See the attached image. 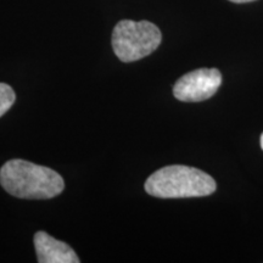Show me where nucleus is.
<instances>
[{"mask_svg":"<svg viewBox=\"0 0 263 263\" xmlns=\"http://www.w3.org/2000/svg\"><path fill=\"white\" fill-rule=\"evenodd\" d=\"M0 184L18 199L47 200L62 193L65 182L54 170L25 160H10L0 170Z\"/></svg>","mask_w":263,"mask_h":263,"instance_id":"1","label":"nucleus"},{"mask_svg":"<svg viewBox=\"0 0 263 263\" xmlns=\"http://www.w3.org/2000/svg\"><path fill=\"white\" fill-rule=\"evenodd\" d=\"M145 192L160 199L209 196L216 192V182L210 174L194 167L173 164L156 171L145 182Z\"/></svg>","mask_w":263,"mask_h":263,"instance_id":"2","label":"nucleus"},{"mask_svg":"<svg viewBox=\"0 0 263 263\" xmlns=\"http://www.w3.org/2000/svg\"><path fill=\"white\" fill-rule=\"evenodd\" d=\"M162 41L160 28L149 21L122 20L112 32V49L122 62H134L149 57Z\"/></svg>","mask_w":263,"mask_h":263,"instance_id":"3","label":"nucleus"},{"mask_svg":"<svg viewBox=\"0 0 263 263\" xmlns=\"http://www.w3.org/2000/svg\"><path fill=\"white\" fill-rule=\"evenodd\" d=\"M221 84L222 74L217 68H199L176 82L173 95L184 103H200L212 98Z\"/></svg>","mask_w":263,"mask_h":263,"instance_id":"4","label":"nucleus"},{"mask_svg":"<svg viewBox=\"0 0 263 263\" xmlns=\"http://www.w3.org/2000/svg\"><path fill=\"white\" fill-rule=\"evenodd\" d=\"M33 241H34V248L39 263L80 262V258L70 245L52 238L48 233L37 232Z\"/></svg>","mask_w":263,"mask_h":263,"instance_id":"5","label":"nucleus"},{"mask_svg":"<svg viewBox=\"0 0 263 263\" xmlns=\"http://www.w3.org/2000/svg\"><path fill=\"white\" fill-rule=\"evenodd\" d=\"M16 100L14 89L6 83H0V117L4 116Z\"/></svg>","mask_w":263,"mask_h":263,"instance_id":"6","label":"nucleus"},{"mask_svg":"<svg viewBox=\"0 0 263 263\" xmlns=\"http://www.w3.org/2000/svg\"><path fill=\"white\" fill-rule=\"evenodd\" d=\"M232 3H236V4H242V3H250V2H255V0H229Z\"/></svg>","mask_w":263,"mask_h":263,"instance_id":"7","label":"nucleus"},{"mask_svg":"<svg viewBox=\"0 0 263 263\" xmlns=\"http://www.w3.org/2000/svg\"><path fill=\"white\" fill-rule=\"evenodd\" d=\"M259 143H261V147H262V150H263V133H262V136H261V141H259Z\"/></svg>","mask_w":263,"mask_h":263,"instance_id":"8","label":"nucleus"}]
</instances>
